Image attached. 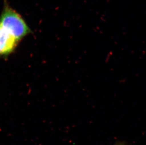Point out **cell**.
<instances>
[{"label": "cell", "instance_id": "6da1fadb", "mask_svg": "<svg viewBox=\"0 0 146 145\" xmlns=\"http://www.w3.org/2000/svg\"><path fill=\"white\" fill-rule=\"evenodd\" d=\"M0 25L19 41L31 32L22 16L7 5L0 16Z\"/></svg>", "mask_w": 146, "mask_h": 145}, {"label": "cell", "instance_id": "7a4b0ae2", "mask_svg": "<svg viewBox=\"0 0 146 145\" xmlns=\"http://www.w3.org/2000/svg\"><path fill=\"white\" fill-rule=\"evenodd\" d=\"M18 42L15 37L0 25V55L5 56L11 53Z\"/></svg>", "mask_w": 146, "mask_h": 145}, {"label": "cell", "instance_id": "3957f363", "mask_svg": "<svg viewBox=\"0 0 146 145\" xmlns=\"http://www.w3.org/2000/svg\"><path fill=\"white\" fill-rule=\"evenodd\" d=\"M123 145V144H118V145Z\"/></svg>", "mask_w": 146, "mask_h": 145}]
</instances>
